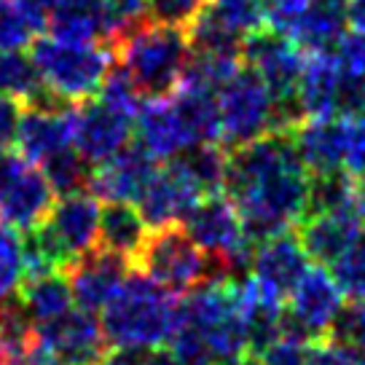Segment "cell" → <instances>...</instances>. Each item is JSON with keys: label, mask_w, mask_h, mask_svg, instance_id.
I'll return each instance as SVG.
<instances>
[{"label": "cell", "mask_w": 365, "mask_h": 365, "mask_svg": "<svg viewBox=\"0 0 365 365\" xmlns=\"http://www.w3.org/2000/svg\"><path fill=\"white\" fill-rule=\"evenodd\" d=\"M312 172L296 150L293 132H274L250 145L228 150V199L240 210L252 247L290 234L309 217Z\"/></svg>", "instance_id": "1"}, {"label": "cell", "mask_w": 365, "mask_h": 365, "mask_svg": "<svg viewBox=\"0 0 365 365\" xmlns=\"http://www.w3.org/2000/svg\"><path fill=\"white\" fill-rule=\"evenodd\" d=\"M182 304L145 274H129L118 296L103 309V333L110 346L153 352L180 328Z\"/></svg>", "instance_id": "2"}, {"label": "cell", "mask_w": 365, "mask_h": 365, "mask_svg": "<svg viewBox=\"0 0 365 365\" xmlns=\"http://www.w3.org/2000/svg\"><path fill=\"white\" fill-rule=\"evenodd\" d=\"M113 51L118 65L148 100H164L180 89L194 57L188 30L161 27L153 22L143 24L129 38L118 41Z\"/></svg>", "instance_id": "3"}, {"label": "cell", "mask_w": 365, "mask_h": 365, "mask_svg": "<svg viewBox=\"0 0 365 365\" xmlns=\"http://www.w3.org/2000/svg\"><path fill=\"white\" fill-rule=\"evenodd\" d=\"M30 57L46 89L68 105L89 103L91 97H97L115 65V51L105 43H73L54 35L35 38Z\"/></svg>", "instance_id": "4"}, {"label": "cell", "mask_w": 365, "mask_h": 365, "mask_svg": "<svg viewBox=\"0 0 365 365\" xmlns=\"http://www.w3.org/2000/svg\"><path fill=\"white\" fill-rule=\"evenodd\" d=\"M182 322L205 336L220 365L245 357V314H242V282H205L182 301Z\"/></svg>", "instance_id": "5"}, {"label": "cell", "mask_w": 365, "mask_h": 365, "mask_svg": "<svg viewBox=\"0 0 365 365\" xmlns=\"http://www.w3.org/2000/svg\"><path fill=\"white\" fill-rule=\"evenodd\" d=\"M217 108L220 140L231 150L274 135V97L255 70L242 68L228 81L217 91Z\"/></svg>", "instance_id": "6"}, {"label": "cell", "mask_w": 365, "mask_h": 365, "mask_svg": "<svg viewBox=\"0 0 365 365\" xmlns=\"http://www.w3.org/2000/svg\"><path fill=\"white\" fill-rule=\"evenodd\" d=\"M135 272L145 274L172 296L191 293L205 282L207 255L180 226L150 231L145 247L135 258Z\"/></svg>", "instance_id": "7"}, {"label": "cell", "mask_w": 365, "mask_h": 365, "mask_svg": "<svg viewBox=\"0 0 365 365\" xmlns=\"http://www.w3.org/2000/svg\"><path fill=\"white\" fill-rule=\"evenodd\" d=\"M344 293L325 266H312L285 307L282 341L317 344L331 336L344 309Z\"/></svg>", "instance_id": "8"}, {"label": "cell", "mask_w": 365, "mask_h": 365, "mask_svg": "<svg viewBox=\"0 0 365 365\" xmlns=\"http://www.w3.org/2000/svg\"><path fill=\"white\" fill-rule=\"evenodd\" d=\"M242 59L247 62V68L261 76L274 100L298 97V83L304 76L307 51L298 43H293L287 35L277 33L272 27L250 33L245 38Z\"/></svg>", "instance_id": "9"}, {"label": "cell", "mask_w": 365, "mask_h": 365, "mask_svg": "<svg viewBox=\"0 0 365 365\" xmlns=\"http://www.w3.org/2000/svg\"><path fill=\"white\" fill-rule=\"evenodd\" d=\"M35 341L57 365H97L110 346L103 322L78 307L54 322L35 328Z\"/></svg>", "instance_id": "10"}, {"label": "cell", "mask_w": 365, "mask_h": 365, "mask_svg": "<svg viewBox=\"0 0 365 365\" xmlns=\"http://www.w3.org/2000/svg\"><path fill=\"white\" fill-rule=\"evenodd\" d=\"M309 269V255L298 234H282L255 247L250 263V285L266 301L285 307V301L293 296V290L307 277Z\"/></svg>", "instance_id": "11"}, {"label": "cell", "mask_w": 365, "mask_h": 365, "mask_svg": "<svg viewBox=\"0 0 365 365\" xmlns=\"http://www.w3.org/2000/svg\"><path fill=\"white\" fill-rule=\"evenodd\" d=\"M132 132V115L105 105L103 100L81 103L78 110H73V145L97 167L121 153L129 145Z\"/></svg>", "instance_id": "12"}, {"label": "cell", "mask_w": 365, "mask_h": 365, "mask_svg": "<svg viewBox=\"0 0 365 365\" xmlns=\"http://www.w3.org/2000/svg\"><path fill=\"white\" fill-rule=\"evenodd\" d=\"M65 274L73 287L76 307L94 314V312H103L124 287V282L129 279V261L105 247H94L73 263Z\"/></svg>", "instance_id": "13"}, {"label": "cell", "mask_w": 365, "mask_h": 365, "mask_svg": "<svg viewBox=\"0 0 365 365\" xmlns=\"http://www.w3.org/2000/svg\"><path fill=\"white\" fill-rule=\"evenodd\" d=\"M365 237V202L346 210L307 217L298 228V240L309 258L319 266H333Z\"/></svg>", "instance_id": "14"}, {"label": "cell", "mask_w": 365, "mask_h": 365, "mask_svg": "<svg viewBox=\"0 0 365 365\" xmlns=\"http://www.w3.org/2000/svg\"><path fill=\"white\" fill-rule=\"evenodd\" d=\"M156 159L140 145H126L113 159L100 164L91 175V194L108 202H129L137 205L145 194L148 182L156 175Z\"/></svg>", "instance_id": "15"}, {"label": "cell", "mask_w": 365, "mask_h": 365, "mask_svg": "<svg viewBox=\"0 0 365 365\" xmlns=\"http://www.w3.org/2000/svg\"><path fill=\"white\" fill-rule=\"evenodd\" d=\"M202 199L205 196L196 191L194 182L188 180L175 164H170L153 175L145 194L137 202V210L143 212L145 223L156 231V228L180 226Z\"/></svg>", "instance_id": "16"}, {"label": "cell", "mask_w": 365, "mask_h": 365, "mask_svg": "<svg viewBox=\"0 0 365 365\" xmlns=\"http://www.w3.org/2000/svg\"><path fill=\"white\" fill-rule=\"evenodd\" d=\"M54 207V191L43 172L24 164L11 178V182L0 191V220L9 228L27 234L41 226Z\"/></svg>", "instance_id": "17"}, {"label": "cell", "mask_w": 365, "mask_h": 365, "mask_svg": "<svg viewBox=\"0 0 365 365\" xmlns=\"http://www.w3.org/2000/svg\"><path fill=\"white\" fill-rule=\"evenodd\" d=\"M16 148L27 164H43L51 156L73 148V110L27 108L19 121Z\"/></svg>", "instance_id": "18"}, {"label": "cell", "mask_w": 365, "mask_h": 365, "mask_svg": "<svg viewBox=\"0 0 365 365\" xmlns=\"http://www.w3.org/2000/svg\"><path fill=\"white\" fill-rule=\"evenodd\" d=\"M349 0H304L287 38L307 54L331 51L349 33Z\"/></svg>", "instance_id": "19"}, {"label": "cell", "mask_w": 365, "mask_h": 365, "mask_svg": "<svg viewBox=\"0 0 365 365\" xmlns=\"http://www.w3.org/2000/svg\"><path fill=\"white\" fill-rule=\"evenodd\" d=\"M293 140H296L298 156L312 175L339 172L346 167V140H349V121L346 118L304 121L293 132Z\"/></svg>", "instance_id": "20"}, {"label": "cell", "mask_w": 365, "mask_h": 365, "mask_svg": "<svg viewBox=\"0 0 365 365\" xmlns=\"http://www.w3.org/2000/svg\"><path fill=\"white\" fill-rule=\"evenodd\" d=\"M344 70L333 51L307 54L304 76L298 83V100L307 113V121L314 118H339Z\"/></svg>", "instance_id": "21"}, {"label": "cell", "mask_w": 365, "mask_h": 365, "mask_svg": "<svg viewBox=\"0 0 365 365\" xmlns=\"http://www.w3.org/2000/svg\"><path fill=\"white\" fill-rule=\"evenodd\" d=\"M137 145L148 150L153 159H178L182 150L191 148L188 137L182 132L178 115L172 110L170 97L164 100H148L137 110V126H135Z\"/></svg>", "instance_id": "22"}, {"label": "cell", "mask_w": 365, "mask_h": 365, "mask_svg": "<svg viewBox=\"0 0 365 365\" xmlns=\"http://www.w3.org/2000/svg\"><path fill=\"white\" fill-rule=\"evenodd\" d=\"M172 110L180 121L182 132L191 145L217 143L220 140V108H217V91L205 89L182 81L180 89L170 97Z\"/></svg>", "instance_id": "23"}, {"label": "cell", "mask_w": 365, "mask_h": 365, "mask_svg": "<svg viewBox=\"0 0 365 365\" xmlns=\"http://www.w3.org/2000/svg\"><path fill=\"white\" fill-rule=\"evenodd\" d=\"M54 38L73 43H103L110 41V24L105 0H62L46 24Z\"/></svg>", "instance_id": "24"}, {"label": "cell", "mask_w": 365, "mask_h": 365, "mask_svg": "<svg viewBox=\"0 0 365 365\" xmlns=\"http://www.w3.org/2000/svg\"><path fill=\"white\" fill-rule=\"evenodd\" d=\"M150 237V226L145 223L137 205L129 202H108L100 215V247L135 261Z\"/></svg>", "instance_id": "25"}, {"label": "cell", "mask_w": 365, "mask_h": 365, "mask_svg": "<svg viewBox=\"0 0 365 365\" xmlns=\"http://www.w3.org/2000/svg\"><path fill=\"white\" fill-rule=\"evenodd\" d=\"M242 314H245V336L250 354H266L274 344L282 341L285 307L266 301L250 285V279L242 282Z\"/></svg>", "instance_id": "26"}, {"label": "cell", "mask_w": 365, "mask_h": 365, "mask_svg": "<svg viewBox=\"0 0 365 365\" xmlns=\"http://www.w3.org/2000/svg\"><path fill=\"white\" fill-rule=\"evenodd\" d=\"M22 307L27 309L35 328H41L46 322H54L62 314H68L70 309H76V298H73V287L65 272H51L43 277H33L27 279L19 293Z\"/></svg>", "instance_id": "27"}, {"label": "cell", "mask_w": 365, "mask_h": 365, "mask_svg": "<svg viewBox=\"0 0 365 365\" xmlns=\"http://www.w3.org/2000/svg\"><path fill=\"white\" fill-rule=\"evenodd\" d=\"M178 170L196 185V191L202 196H215L226 185V170H228V150H223L217 143H202L191 145L172 159Z\"/></svg>", "instance_id": "28"}, {"label": "cell", "mask_w": 365, "mask_h": 365, "mask_svg": "<svg viewBox=\"0 0 365 365\" xmlns=\"http://www.w3.org/2000/svg\"><path fill=\"white\" fill-rule=\"evenodd\" d=\"M245 38L247 35H242L237 27H231L210 3H207L205 11L194 19V24L188 27V41H191V51L194 54L242 59Z\"/></svg>", "instance_id": "29"}, {"label": "cell", "mask_w": 365, "mask_h": 365, "mask_svg": "<svg viewBox=\"0 0 365 365\" xmlns=\"http://www.w3.org/2000/svg\"><path fill=\"white\" fill-rule=\"evenodd\" d=\"M43 91L41 73L30 54L24 51H0V94L16 100L19 105H30Z\"/></svg>", "instance_id": "30"}, {"label": "cell", "mask_w": 365, "mask_h": 365, "mask_svg": "<svg viewBox=\"0 0 365 365\" xmlns=\"http://www.w3.org/2000/svg\"><path fill=\"white\" fill-rule=\"evenodd\" d=\"M41 172L48 180L51 191L59 196H73L81 194L86 185H91V164L83 156H81L76 148H68L51 156L48 161L41 164Z\"/></svg>", "instance_id": "31"}, {"label": "cell", "mask_w": 365, "mask_h": 365, "mask_svg": "<svg viewBox=\"0 0 365 365\" xmlns=\"http://www.w3.org/2000/svg\"><path fill=\"white\" fill-rule=\"evenodd\" d=\"M27 255L24 237L9 226H0V301H9L22 293L27 282Z\"/></svg>", "instance_id": "32"}, {"label": "cell", "mask_w": 365, "mask_h": 365, "mask_svg": "<svg viewBox=\"0 0 365 365\" xmlns=\"http://www.w3.org/2000/svg\"><path fill=\"white\" fill-rule=\"evenodd\" d=\"M38 22L16 0H0V51H24L35 43Z\"/></svg>", "instance_id": "33"}, {"label": "cell", "mask_w": 365, "mask_h": 365, "mask_svg": "<svg viewBox=\"0 0 365 365\" xmlns=\"http://www.w3.org/2000/svg\"><path fill=\"white\" fill-rule=\"evenodd\" d=\"M108 24H110V43H118L148 24V0H105Z\"/></svg>", "instance_id": "34"}, {"label": "cell", "mask_w": 365, "mask_h": 365, "mask_svg": "<svg viewBox=\"0 0 365 365\" xmlns=\"http://www.w3.org/2000/svg\"><path fill=\"white\" fill-rule=\"evenodd\" d=\"M170 354L178 365H220L215 352L205 341V336L199 331H194L182 319H180V328L175 331V336H172L170 341Z\"/></svg>", "instance_id": "35"}, {"label": "cell", "mask_w": 365, "mask_h": 365, "mask_svg": "<svg viewBox=\"0 0 365 365\" xmlns=\"http://www.w3.org/2000/svg\"><path fill=\"white\" fill-rule=\"evenodd\" d=\"M328 339L365 357V298H354L349 304H344Z\"/></svg>", "instance_id": "36"}, {"label": "cell", "mask_w": 365, "mask_h": 365, "mask_svg": "<svg viewBox=\"0 0 365 365\" xmlns=\"http://www.w3.org/2000/svg\"><path fill=\"white\" fill-rule=\"evenodd\" d=\"M333 279L349 301L365 298V237L331 266Z\"/></svg>", "instance_id": "37"}, {"label": "cell", "mask_w": 365, "mask_h": 365, "mask_svg": "<svg viewBox=\"0 0 365 365\" xmlns=\"http://www.w3.org/2000/svg\"><path fill=\"white\" fill-rule=\"evenodd\" d=\"M140 89L135 86V81L129 78V73H126L118 62L113 65V70L108 73V78H105L103 89L97 94V100H103L105 105H110L115 110H121V113H129V115H137V110L143 108L140 105Z\"/></svg>", "instance_id": "38"}, {"label": "cell", "mask_w": 365, "mask_h": 365, "mask_svg": "<svg viewBox=\"0 0 365 365\" xmlns=\"http://www.w3.org/2000/svg\"><path fill=\"white\" fill-rule=\"evenodd\" d=\"M210 6L231 27H237L242 35L258 33V30L266 27V6H263V0H210Z\"/></svg>", "instance_id": "39"}, {"label": "cell", "mask_w": 365, "mask_h": 365, "mask_svg": "<svg viewBox=\"0 0 365 365\" xmlns=\"http://www.w3.org/2000/svg\"><path fill=\"white\" fill-rule=\"evenodd\" d=\"M210 0H148V22L188 30Z\"/></svg>", "instance_id": "40"}, {"label": "cell", "mask_w": 365, "mask_h": 365, "mask_svg": "<svg viewBox=\"0 0 365 365\" xmlns=\"http://www.w3.org/2000/svg\"><path fill=\"white\" fill-rule=\"evenodd\" d=\"M333 54L346 76L365 81V30H357V27L349 30L333 48Z\"/></svg>", "instance_id": "41"}, {"label": "cell", "mask_w": 365, "mask_h": 365, "mask_svg": "<svg viewBox=\"0 0 365 365\" xmlns=\"http://www.w3.org/2000/svg\"><path fill=\"white\" fill-rule=\"evenodd\" d=\"M349 121V140H346V167L352 178H365V113L346 118Z\"/></svg>", "instance_id": "42"}, {"label": "cell", "mask_w": 365, "mask_h": 365, "mask_svg": "<svg viewBox=\"0 0 365 365\" xmlns=\"http://www.w3.org/2000/svg\"><path fill=\"white\" fill-rule=\"evenodd\" d=\"M307 365H365V357L341 346V344H333L331 339H325V341L309 346Z\"/></svg>", "instance_id": "43"}, {"label": "cell", "mask_w": 365, "mask_h": 365, "mask_svg": "<svg viewBox=\"0 0 365 365\" xmlns=\"http://www.w3.org/2000/svg\"><path fill=\"white\" fill-rule=\"evenodd\" d=\"M19 121H22V108H19V103L0 94V150H9L11 145H16Z\"/></svg>", "instance_id": "44"}, {"label": "cell", "mask_w": 365, "mask_h": 365, "mask_svg": "<svg viewBox=\"0 0 365 365\" xmlns=\"http://www.w3.org/2000/svg\"><path fill=\"white\" fill-rule=\"evenodd\" d=\"M312 344L279 341L263 354V365H307Z\"/></svg>", "instance_id": "45"}, {"label": "cell", "mask_w": 365, "mask_h": 365, "mask_svg": "<svg viewBox=\"0 0 365 365\" xmlns=\"http://www.w3.org/2000/svg\"><path fill=\"white\" fill-rule=\"evenodd\" d=\"M148 354L145 349H121V346H113L108 349L105 357L97 365H145L148 363Z\"/></svg>", "instance_id": "46"}, {"label": "cell", "mask_w": 365, "mask_h": 365, "mask_svg": "<svg viewBox=\"0 0 365 365\" xmlns=\"http://www.w3.org/2000/svg\"><path fill=\"white\" fill-rule=\"evenodd\" d=\"M16 3L33 16L35 22H38V27H46V24H48V16L54 14V9H57L62 0H16Z\"/></svg>", "instance_id": "47"}, {"label": "cell", "mask_w": 365, "mask_h": 365, "mask_svg": "<svg viewBox=\"0 0 365 365\" xmlns=\"http://www.w3.org/2000/svg\"><path fill=\"white\" fill-rule=\"evenodd\" d=\"M24 164H27V161H24L19 153H14V150H0V191L11 182V178L22 170Z\"/></svg>", "instance_id": "48"}, {"label": "cell", "mask_w": 365, "mask_h": 365, "mask_svg": "<svg viewBox=\"0 0 365 365\" xmlns=\"http://www.w3.org/2000/svg\"><path fill=\"white\" fill-rule=\"evenodd\" d=\"M349 16L357 30H365V0H349Z\"/></svg>", "instance_id": "49"}, {"label": "cell", "mask_w": 365, "mask_h": 365, "mask_svg": "<svg viewBox=\"0 0 365 365\" xmlns=\"http://www.w3.org/2000/svg\"><path fill=\"white\" fill-rule=\"evenodd\" d=\"M145 365H178V363L172 360L170 349H153V352L148 354V363Z\"/></svg>", "instance_id": "50"}, {"label": "cell", "mask_w": 365, "mask_h": 365, "mask_svg": "<svg viewBox=\"0 0 365 365\" xmlns=\"http://www.w3.org/2000/svg\"><path fill=\"white\" fill-rule=\"evenodd\" d=\"M223 365H263V360H258L255 354H245V357H237V360H228Z\"/></svg>", "instance_id": "51"}, {"label": "cell", "mask_w": 365, "mask_h": 365, "mask_svg": "<svg viewBox=\"0 0 365 365\" xmlns=\"http://www.w3.org/2000/svg\"><path fill=\"white\" fill-rule=\"evenodd\" d=\"M0 365H9V357H6V352H3V346H0Z\"/></svg>", "instance_id": "52"}, {"label": "cell", "mask_w": 365, "mask_h": 365, "mask_svg": "<svg viewBox=\"0 0 365 365\" xmlns=\"http://www.w3.org/2000/svg\"><path fill=\"white\" fill-rule=\"evenodd\" d=\"M360 188H363V191H365V178H363V180H360Z\"/></svg>", "instance_id": "53"}, {"label": "cell", "mask_w": 365, "mask_h": 365, "mask_svg": "<svg viewBox=\"0 0 365 365\" xmlns=\"http://www.w3.org/2000/svg\"><path fill=\"white\" fill-rule=\"evenodd\" d=\"M51 365H57V363H51Z\"/></svg>", "instance_id": "54"}]
</instances>
